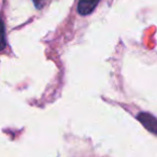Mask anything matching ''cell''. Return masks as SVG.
Masks as SVG:
<instances>
[{
	"mask_svg": "<svg viewBox=\"0 0 157 157\" xmlns=\"http://www.w3.org/2000/svg\"><path fill=\"white\" fill-rule=\"evenodd\" d=\"M46 0H33V5H35V7L37 8V9H42L44 6V3H45Z\"/></svg>",
	"mask_w": 157,
	"mask_h": 157,
	"instance_id": "obj_2",
	"label": "cell"
},
{
	"mask_svg": "<svg viewBox=\"0 0 157 157\" xmlns=\"http://www.w3.org/2000/svg\"><path fill=\"white\" fill-rule=\"evenodd\" d=\"M99 2H100V0H80V2L78 5V14L80 15H88L96 9Z\"/></svg>",
	"mask_w": 157,
	"mask_h": 157,
	"instance_id": "obj_1",
	"label": "cell"
}]
</instances>
